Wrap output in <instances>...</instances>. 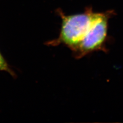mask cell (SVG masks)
Here are the masks:
<instances>
[{
    "mask_svg": "<svg viewBox=\"0 0 123 123\" xmlns=\"http://www.w3.org/2000/svg\"><path fill=\"white\" fill-rule=\"evenodd\" d=\"M57 12L62 18L60 34L49 44H63L78 60L96 51L107 52L109 20L113 12H94L89 8L71 15H65L61 10Z\"/></svg>",
    "mask_w": 123,
    "mask_h": 123,
    "instance_id": "obj_1",
    "label": "cell"
},
{
    "mask_svg": "<svg viewBox=\"0 0 123 123\" xmlns=\"http://www.w3.org/2000/svg\"><path fill=\"white\" fill-rule=\"evenodd\" d=\"M0 70L6 71L11 73L8 66L6 61L4 59L1 53H0Z\"/></svg>",
    "mask_w": 123,
    "mask_h": 123,
    "instance_id": "obj_2",
    "label": "cell"
}]
</instances>
